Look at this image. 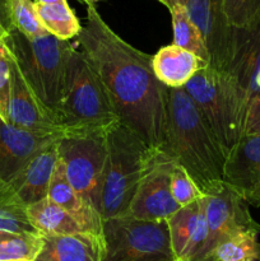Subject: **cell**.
<instances>
[{"instance_id":"836d02e7","label":"cell","mask_w":260,"mask_h":261,"mask_svg":"<svg viewBox=\"0 0 260 261\" xmlns=\"http://www.w3.org/2000/svg\"><path fill=\"white\" fill-rule=\"evenodd\" d=\"M185 2L186 0H167V9H170L172 5L175 4H184L185 5Z\"/></svg>"},{"instance_id":"4dcf8cb0","label":"cell","mask_w":260,"mask_h":261,"mask_svg":"<svg viewBox=\"0 0 260 261\" xmlns=\"http://www.w3.org/2000/svg\"><path fill=\"white\" fill-rule=\"evenodd\" d=\"M244 135H260V96L251 99L245 120Z\"/></svg>"},{"instance_id":"f546056e","label":"cell","mask_w":260,"mask_h":261,"mask_svg":"<svg viewBox=\"0 0 260 261\" xmlns=\"http://www.w3.org/2000/svg\"><path fill=\"white\" fill-rule=\"evenodd\" d=\"M12 76V54L7 45V37H0V115L8 119V103Z\"/></svg>"},{"instance_id":"ac0fdd59","label":"cell","mask_w":260,"mask_h":261,"mask_svg":"<svg viewBox=\"0 0 260 261\" xmlns=\"http://www.w3.org/2000/svg\"><path fill=\"white\" fill-rule=\"evenodd\" d=\"M43 244L35 261H101L103 239L81 232L64 236H42Z\"/></svg>"},{"instance_id":"7a4b0ae2","label":"cell","mask_w":260,"mask_h":261,"mask_svg":"<svg viewBox=\"0 0 260 261\" xmlns=\"http://www.w3.org/2000/svg\"><path fill=\"white\" fill-rule=\"evenodd\" d=\"M162 154L191 176L204 195L223 184L226 153L185 88L165 86Z\"/></svg>"},{"instance_id":"ffe728a7","label":"cell","mask_w":260,"mask_h":261,"mask_svg":"<svg viewBox=\"0 0 260 261\" xmlns=\"http://www.w3.org/2000/svg\"><path fill=\"white\" fill-rule=\"evenodd\" d=\"M28 218L41 236H64L84 232L75 219L48 198L27 206Z\"/></svg>"},{"instance_id":"8fae6325","label":"cell","mask_w":260,"mask_h":261,"mask_svg":"<svg viewBox=\"0 0 260 261\" xmlns=\"http://www.w3.org/2000/svg\"><path fill=\"white\" fill-rule=\"evenodd\" d=\"M185 7L205 43L209 68L227 71L233 55L236 30L227 20L223 0H186Z\"/></svg>"},{"instance_id":"cb8c5ba5","label":"cell","mask_w":260,"mask_h":261,"mask_svg":"<svg viewBox=\"0 0 260 261\" xmlns=\"http://www.w3.org/2000/svg\"><path fill=\"white\" fill-rule=\"evenodd\" d=\"M173 27V45L195 54L201 60L209 64V54L200 32L189 17L184 4H175L170 8Z\"/></svg>"},{"instance_id":"484cf974","label":"cell","mask_w":260,"mask_h":261,"mask_svg":"<svg viewBox=\"0 0 260 261\" xmlns=\"http://www.w3.org/2000/svg\"><path fill=\"white\" fill-rule=\"evenodd\" d=\"M42 244L41 234L0 232V261L35 260Z\"/></svg>"},{"instance_id":"5b68a950","label":"cell","mask_w":260,"mask_h":261,"mask_svg":"<svg viewBox=\"0 0 260 261\" xmlns=\"http://www.w3.org/2000/svg\"><path fill=\"white\" fill-rule=\"evenodd\" d=\"M120 122L106 88L87 56L74 48L58 124L65 133L107 130Z\"/></svg>"},{"instance_id":"ba28073f","label":"cell","mask_w":260,"mask_h":261,"mask_svg":"<svg viewBox=\"0 0 260 261\" xmlns=\"http://www.w3.org/2000/svg\"><path fill=\"white\" fill-rule=\"evenodd\" d=\"M107 130L65 133L58 142V157L78 195L101 214V194L107 160Z\"/></svg>"},{"instance_id":"603a6c76","label":"cell","mask_w":260,"mask_h":261,"mask_svg":"<svg viewBox=\"0 0 260 261\" xmlns=\"http://www.w3.org/2000/svg\"><path fill=\"white\" fill-rule=\"evenodd\" d=\"M36 9L45 30L59 40L70 41L83 28L68 3L54 5L36 4Z\"/></svg>"},{"instance_id":"f1b7e54d","label":"cell","mask_w":260,"mask_h":261,"mask_svg":"<svg viewBox=\"0 0 260 261\" xmlns=\"http://www.w3.org/2000/svg\"><path fill=\"white\" fill-rule=\"evenodd\" d=\"M171 194L180 208L206 196L199 189L191 176L177 165L173 166L172 173H171Z\"/></svg>"},{"instance_id":"8992f818","label":"cell","mask_w":260,"mask_h":261,"mask_svg":"<svg viewBox=\"0 0 260 261\" xmlns=\"http://www.w3.org/2000/svg\"><path fill=\"white\" fill-rule=\"evenodd\" d=\"M184 88L208 122L227 157L244 137L249 99L228 71L212 68L199 71Z\"/></svg>"},{"instance_id":"277c9868","label":"cell","mask_w":260,"mask_h":261,"mask_svg":"<svg viewBox=\"0 0 260 261\" xmlns=\"http://www.w3.org/2000/svg\"><path fill=\"white\" fill-rule=\"evenodd\" d=\"M107 160L101 194L102 219L126 216L153 150L125 125H112L106 133Z\"/></svg>"},{"instance_id":"d6986e66","label":"cell","mask_w":260,"mask_h":261,"mask_svg":"<svg viewBox=\"0 0 260 261\" xmlns=\"http://www.w3.org/2000/svg\"><path fill=\"white\" fill-rule=\"evenodd\" d=\"M153 71L158 81L168 88H184L199 71L209 68L206 61L176 45L161 47L153 55Z\"/></svg>"},{"instance_id":"e575fe53","label":"cell","mask_w":260,"mask_h":261,"mask_svg":"<svg viewBox=\"0 0 260 261\" xmlns=\"http://www.w3.org/2000/svg\"><path fill=\"white\" fill-rule=\"evenodd\" d=\"M102 2V0H84V4L87 5V7H89V5H93V7H96L97 3Z\"/></svg>"},{"instance_id":"74e56055","label":"cell","mask_w":260,"mask_h":261,"mask_svg":"<svg viewBox=\"0 0 260 261\" xmlns=\"http://www.w3.org/2000/svg\"><path fill=\"white\" fill-rule=\"evenodd\" d=\"M204 261H218V260H216V259H208V260H204Z\"/></svg>"},{"instance_id":"83f0119b","label":"cell","mask_w":260,"mask_h":261,"mask_svg":"<svg viewBox=\"0 0 260 261\" xmlns=\"http://www.w3.org/2000/svg\"><path fill=\"white\" fill-rule=\"evenodd\" d=\"M224 13L235 30H251L260 25V0H223Z\"/></svg>"},{"instance_id":"2e32d148","label":"cell","mask_w":260,"mask_h":261,"mask_svg":"<svg viewBox=\"0 0 260 261\" xmlns=\"http://www.w3.org/2000/svg\"><path fill=\"white\" fill-rule=\"evenodd\" d=\"M59 139L37 153L9 182L27 206L47 198L51 178L58 162Z\"/></svg>"},{"instance_id":"8d00e7d4","label":"cell","mask_w":260,"mask_h":261,"mask_svg":"<svg viewBox=\"0 0 260 261\" xmlns=\"http://www.w3.org/2000/svg\"><path fill=\"white\" fill-rule=\"evenodd\" d=\"M8 261H35V260H30V259H18V260H8Z\"/></svg>"},{"instance_id":"f35d334b","label":"cell","mask_w":260,"mask_h":261,"mask_svg":"<svg viewBox=\"0 0 260 261\" xmlns=\"http://www.w3.org/2000/svg\"><path fill=\"white\" fill-rule=\"evenodd\" d=\"M79 2H82V3H83V4H84V0H79Z\"/></svg>"},{"instance_id":"6da1fadb","label":"cell","mask_w":260,"mask_h":261,"mask_svg":"<svg viewBox=\"0 0 260 261\" xmlns=\"http://www.w3.org/2000/svg\"><path fill=\"white\" fill-rule=\"evenodd\" d=\"M86 19L76 40L101 78L120 124L158 150L165 122V86L153 71V55L116 35L93 5L87 7Z\"/></svg>"},{"instance_id":"52a82bcc","label":"cell","mask_w":260,"mask_h":261,"mask_svg":"<svg viewBox=\"0 0 260 261\" xmlns=\"http://www.w3.org/2000/svg\"><path fill=\"white\" fill-rule=\"evenodd\" d=\"M101 261H175L167 222L120 216L105 219Z\"/></svg>"},{"instance_id":"7402d4cb","label":"cell","mask_w":260,"mask_h":261,"mask_svg":"<svg viewBox=\"0 0 260 261\" xmlns=\"http://www.w3.org/2000/svg\"><path fill=\"white\" fill-rule=\"evenodd\" d=\"M0 232L40 234L28 218L27 205L3 180H0Z\"/></svg>"},{"instance_id":"5bb4252c","label":"cell","mask_w":260,"mask_h":261,"mask_svg":"<svg viewBox=\"0 0 260 261\" xmlns=\"http://www.w3.org/2000/svg\"><path fill=\"white\" fill-rule=\"evenodd\" d=\"M60 137L22 129L0 115V180L9 184L37 153Z\"/></svg>"},{"instance_id":"7c38bea8","label":"cell","mask_w":260,"mask_h":261,"mask_svg":"<svg viewBox=\"0 0 260 261\" xmlns=\"http://www.w3.org/2000/svg\"><path fill=\"white\" fill-rule=\"evenodd\" d=\"M7 121L22 129L41 134H64L50 110L38 99L28 86L13 55Z\"/></svg>"},{"instance_id":"d6a6232c","label":"cell","mask_w":260,"mask_h":261,"mask_svg":"<svg viewBox=\"0 0 260 261\" xmlns=\"http://www.w3.org/2000/svg\"><path fill=\"white\" fill-rule=\"evenodd\" d=\"M36 4L41 5H54V4H64V3H68L66 0H33Z\"/></svg>"},{"instance_id":"1f68e13d","label":"cell","mask_w":260,"mask_h":261,"mask_svg":"<svg viewBox=\"0 0 260 261\" xmlns=\"http://www.w3.org/2000/svg\"><path fill=\"white\" fill-rule=\"evenodd\" d=\"M13 31L14 30L8 14L7 0H0V37H8Z\"/></svg>"},{"instance_id":"9c48e42d","label":"cell","mask_w":260,"mask_h":261,"mask_svg":"<svg viewBox=\"0 0 260 261\" xmlns=\"http://www.w3.org/2000/svg\"><path fill=\"white\" fill-rule=\"evenodd\" d=\"M205 218L208 236L200 261L208 260L219 244L235 234L260 232L259 223L250 214L249 204L224 182L206 195Z\"/></svg>"},{"instance_id":"9a60e30c","label":"cell","mask_w":260,"mask_h":261,"mask_svg":"<svg viewBox=\"0 0 260 261\" xmlns=\"http://www.w3.org/2000/svg\"><path fill=\"white\" fill-rule=\"evenodd\" d=\"M229 74L249 102L260 96V25L251 30H236Z\"/></svg>"},{"instance_id":"4316f807","label":"cell","mask_w":260,"mask_h":261,"mask_svg":"<svg viewBox=\"0 0 260 261\" xmlns=\"http://www.w3.org/2000/svg\"><path fill=\"white\" fill-rule=\"evenodd\" d=\"M8 14L13 30L25 37H38L48 33L41 23L32 0H7Z\"/></svg>"},{"instance_id":"3957f363","label":"cell","mask_w":260,"mask_h":261,"mask_svg":"<svg viewBox=\"0 0 260 261\" xmlns=\"http://www.w3.org/2000/svg\"><path fill=\"white\" fill-rule=\"evenodd\" d=\"M7 45L28 86L58 122L69 58L75 47L70 41L59 40L50 33L30 38L17 31L8 36Z\"/></svg>"},{"instance_id":"d4e9b609","label":"cell","mask_w":260,"mask_h":261,"mask_svg":"<svg viewBox=\"0 0 260 261\" xmlns=\"http://www.w3.org/2000/svg\"><path fill=\"white\" fill-rule=\"evenodd\" d=\"M257 233L235 234L219 244L209 259L218 261H260V242Z\"/></svg>"},{"instance_id":"44dd1931","label":"cell","mask_w":260,"mask_h":261,"mask_svg":"<svg viewBox=\"0 0 260 261\" xmlns=\"http://www.w3.org/2000/svg\"><path fill=\"white\" fill-rule=\"evenodd\" d=\"M206 196L183 206L178 209L176 213H173L167 219L168 232H170L171 247H172L173 257L175 261H180L188 247L189 242L191 241V237L195 233L196 226H198L200 212L205 203Z\"/></svg>"},{"instance_id":"e0dca14e","label":"cell","mask_w":260,"mask_h":261,"mask_svg":"<svg viewBox=\"0 0 260 261\" xmlns=\"http://www.w3.org/2000/svg\"><path fill=\"white\" fill-rule=\"evenodd\" d=\"M47 198L56 205L68 212L84 232L102 236L103 219L101 214L76 194L66 177L63 163L59 157L48 188Z\"/></svg>"},{"instance_id":"4fadbf2b","label":"cell","mask_w":260,"mask_h":261,"mask_svg":"<svg viewBox=\"0 0 260 261\" xmlns=\"http://www.w3.org/2000/svg\"><path fill=\"white\" fill-rule=\"evenodd\" d=\"M223 182L249 205L260 206V135H244L229 150Z\"/></svg>"},{"instance_id":"d590c367","label":"cell","mask_w":260,"mask_h":261,"mask_svg":"<svg viewBox=\"0 0 260 261\" xmlns=\"http://www.w3.org/2000/svg\"><path fill=\"white\" fill-rule=\"evenodd\" d=\"M157 2H160L161 4H163L166 8H167V0H157Z\"/></svg>"},{"instance_id":"30bf717a","label":"cell","mask_w":260,"mask_h":261,"mask_svg":"<svg viewBox=\"0 0 260 261\" xmlns=\"http://www.w3.org/2000/svg\"><path fill=\"white\" fill-rule=\"evenodd\" d=\"M175 163L160 150H153L126 216L147 222L167 221L180 209L171 194Z\"/></svg>"}]
</instances>
